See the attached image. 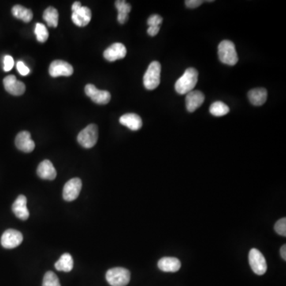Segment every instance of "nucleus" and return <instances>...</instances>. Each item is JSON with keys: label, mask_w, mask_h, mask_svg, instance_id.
I'll list each match as a JSON object with an SVG mask.
<instances>
[{"label": "nucleus", "mask_w": 286, "mask_h": 286, "mask_svg": "<svg viewBox=\"0 0 286 286\" xmlns=\"http://www.w3.org/2000/svg\"><path fill=\"white\" fill-rule=\"evenodd\" d=\"M280 256H281V258H283V260L285 261L286 260V245H283L281 246V248H280Z\"/></svg>", "instance_id": "nucleus-34"}, {"label": "nucleus", "mask_w": 286, "mask_h": 286, "mask_svg": "<svg viewBox=\"0 0 286 286\" xmlns=\"http://www.w3.org/2000/svg\"><path fill=\"white\" fill-rule=\"evenodd\" d=\"M42 286H61L58 277L52 271H48L44 276Z\"/></svg>", "instance_id": "nucleus-26"}, {"label": "nucleus", "mask_w": 286, "mask_h": 286, "mask_svg": "<svg viewBox=\"0 0 286 286\" xmlns=\"http://www.w3.org/2000/svg\"><path fill=\"white\" fill-rule=\"evenodd\" d=\"M49 74L53 77L58 76H70L73 73V68L69 63L61 60H56L50 64L49 68Z\"/></svg>", "instance_id": "nucleus-10"}, {"label": "nucleus", "mask_w": 286, "mask_h": 286, "mask_svg": "<svg viewBox=\"0 0 286 286\" xmlns=\"http://www.w3.org/2000/svg\"><path fill=\"white\" fill-rule=\"evenodd\" d=\"M91 19V10L87 7H81L72 12V20L78 27H83L90 23Z\"/></svg>", "instance_id": "nucleus-16"}, {"label": "nucleus", "mask_w": 286, "mask_h": 286, "mask_svg": "<svg viewBox=\"0 0 286 286\" xmlns=\"http://www.w3.org/2000/svg\"><path fill=\"white\" fill-rule=\"evenodd\" d=\"M218 55L222 63L231 66L236 65L239 61L235 45L231 41L224 40L220 42L218 46Z\"/></svg>", "instance_id": "nucleus-2"}, {"label": "nucleus", "mask_w": 286, "mask_h": 286, "mask_svg": "<svg viewBox=\"0 0 286 286\" xmlns=\"http://www.w3.org/2000/svg\"><path fill=\"white\" fill-rule=\"evenodd\" d=\"M203 3L204 1H202V0H187V1H185V5L187 8L194 9V8H197L201 6Z\"/></svg>", "instance_id": "nucleus-32"}, {"label": "nucleus", "mask_w": 286, "mask_h": 286, "mask_svg": "<svg viewBox=\"0 0 286 286\" xmlns=\"http://www.w3.org/2000/svg\"><path fill=\"white\" fill-rule=\"evenodd\" d=\"M205 97L200 91H192L186 94V108L189 112H194L203 105Z\"/></svg>", "instance_id": "nucleus-15"}, {"label": "nucleus", "mask_w": 286, "mask_h": 286, "mask_svg": "<svg viewBox=\"0 0 286 286\" xmlns=\"http://www.w3.org/2000/svg\"><path fill=\"white\" fill-rule=\"evenodd\" d=\"M162 21H163V19L161 16L158 15H153L148 19L147 24L149 25V27H160Z\"/></svg>", "instance_id": "nucleus-29"}, {"label": "nucleus", "mask_w": 286, "mask_h": 286, "mask_svg": "<svg viewBox=\"0 0 286 286\" xmlns=\"http://www.w3.org/2000/svg\"><path fill=\"white\" fill-rule=\"evenodd\" d=\"M157 265H158V268L163 272L175 273L180 269L181 263H180V260L176 258L165 257L158 261Z\"/></svg>", "instance_id": "nucleus-19"}, {"label": "nucleus", "mask_w": 286, "mask_h": 286, "mask_svg": "<svg viewBox=\"0 0 286 286\" xmlns=\"http://www.w3.org/2000/svg\"><path fill=\"white\" fill-rule=\"evenodd\" d=\"M23 234L17 230L8 229L4 231L1 237V244L4 248H16L23 243Z\"/></svg>", "instance_id": "nucleus-7"}, {"label": "nucleus", "mask_w": 286, "mask_h": 286, "mask_svg": "<svg viewBox=\"0 0 286 286\" xmlns=\"http://www.w3.org/2000/svg\"><path fill=\"white\" fill-rule=\"evenodd\" d=\"M274 230L278 235L281 236H286V218L280 219L275 224Z\"/></svg>", "instance_id": "nucleus-28"}, {"label": "nucleus", "mask_w": 286, "mask_h": 286, "mask_svg": "<svg viewBox=\"0 0 286 286\" xmlns=\"http://www.w3.org/2000/svg\"><path fill=\"white\" fill-rule=\"evenodd\" d=\"M248 98L254 106H262L267 100V91L263 87L254 88L249 91Z\"/></svg>", "instance_id": "nucleus-20"}, {"label": "nucleus", "mask_w": 286, "mask_h": 286, "mask_svg": "<svg viewBox=\"0 0 286 286\" xmlns=\"http://www.w3.org/2000/svg\"><path fill=\"white\" fill-rule=\"evenodd\" d=\"M17 69L22 76H27L30 73V69H29L28 67L25 65L23 61H19L17 63Z\"/></svg>", "instance_id": "nucleus-31"}, {"label": "nucleus", "mask_w": 286, "mask_h": 286, "mask_svg": "<svg viewBox=\"0 0 286 286\" xmlns=\"http://www.w3.org/2000/svg\"><path fill=\"white\" fill-rule=\"evenodd\" d=\"M58 12L53 7H49L44 12L43 19L49 27H57L58 25Z\"/></svg>", "instance_id": "nucleus-23"}, {"label": "nucleus", "mask_w": 286, "mask_h": 286, "mask_svg": "<svg viewBox=\"0 0 286 286\" xmlns=\"http://www.w3.org/2000/svg\"><path fill=\"white\" fill-rule=\"evenodd\" d=\"M34 33L36 34L37 40L39 42H46L49 38V31L42 23H37Z\"/></svg>", "instance_id": "nucleus-25"}, {"label": "nucleus", "mask_w": 286, "mask_h": 286, "mask_svg": "<svg viewBox=\"0 0 286 286\" xmlns=\"http://www.w3.org/2000/svg\"><path fill=\"white\" fill-rule=\"evenodd\" d=\"M37 173L43 180H53L57 176V171L49 160H44L38 166Z\"/></svg>", "instance_id": "nucleus-17"}, {"label": "nucleus", "mask_w": 286, "mask_h": 286, "mask_svg": "<svg viewBox=\"0 0 286 286\" xmlns=\"http://www.w3.org/2000/svg\"><path fill=\"white\" fill-rule=\"evenodd\" d=\"M209 111L213 116H216V117H221V116L228 114V112H230V108L224 103L221 102V101H216L211 105Z\"/></svg>", "instance_id": "nucleus-24"}, {"label": "nucleus", "mask_w": 286, "mask_h": 286, "mask_svg": "<svg viewBox=\"0 0 286 286\" xmlns=\"http://www.w3.org/2000/svg\"><path fill=\"white\" fill-rule=\"evenodd\" d=\"M14 64L15 62H14V59L12 56L7 55L4 57V69L5 72H9V71L12 70Z\"/></svg>", "instance_id": "nucleus-30"}, {"label": "nucleus", "mask_w": 286, "mask_h": 286, "mask_svg": "<svg viewBox=\"0 0 286 286\" xmlns=\"http://www.w3.org/2000/svg\"><path fill=\"white\" fill-rule=\"evenodd\" d=\"M27 199L24 195H19L12 205V211L16 217L21 220H27L30 216L27 207Z\"/></svg>", "instance_id": "nucleus-14"}, {"label": "nucleus", "mask_w": 286, "mask_h": 286, "mask_svg": "<svg viewBox=\"0 0 286 286\" xmlns=\"http://www.w3.org/2000/svg\"><path fill=\"white\" fill-rule=\"evenodd\" d=\"M12 15L17 19H21L24 23H29L33 19V12L21 5H16L12 10Z\"/></svg>", "instance_id": "nucleus-22"}, {"label": "nucleus", "mask_w": 286, "mask_h": 286, "mask_svg": "<svg viewBox=\"0 0 286 286\" xmlns=\"http://www.w3.org/2000/svg\"><path fill=\"white\" fill-rule=\"evenodd\" d=\"M115 5H116V9L118 10V14H121V15H127L131 12V4H128V3L126 2V1H123V0H118L115 3Z\"/></svg>", "instance_id": "nucleus-27"}, {"label": "nucleus", "mask_w": 286, "mask_h": 286, "mask_svg": "<svg viewBox=\"0 0 286 286\" xmlns=\"http://www.w3.org/2000/svg\"><path fill=\"white\" fill-rule=\"evenodd\" d=\"M77 141L83 147L90 149L97 144L98 141V127L95 124H90L80 131Z\"/></svg>", "instance_id": "nucleus-5"}, {"label": "nucleus", "mask_w": 286, "mask_h": 286, "mask_svg": "<svg viewBox=\"0 0 286 286\" xmlns=\"http://www.w3.org/2000/svg\"><path fill=\"white\" fill-rule=\"evenodd\" d=\"M4 85L5 89L13 96H21L26 91V86L23 82L19 81L16 76L10 75L4 78Z\"/></svg>", "instance_id": "nucleus-11"}, {"label": "nucleus", "mask_w": 286, "mask_h": 286, "mask_svg": "<svg viewBox=\"0 0 286 286\" xmlns=\"http://www.w3.org/2000/svg\"><path fill=\"white\" fill-rule=\"evenodd\" d=\"M82 181L80 178H72L68 180L63 188V198L65 201H75L80 195Z\"/></svg>", "instance_id": "nucleus-8"}, {"label": "nucleus", "mask_w": 286, "mask_h": 286, "mask_svg": "<svg viewBox=\"0 0 286 286\" xmlns=\"http://www.w3.org/2000/svg\"><path fill=\"white\" fill-rule=\"evenodd\" d=\"M127 55V49L122 43L112 44L104 53V57L108 61H116L124 58Z\"/></svg>", "instance_id": "nucleus-13"}, {"label": "nucleus", "mask_w": 286, "mask_h": 286, "mask_svg": "<svg viewBox=\"0 0 286 286\" xmlns=\"http://www.w3.org/2000/svg\"><path fill=\"white\" fill-rule=\"evenodd\" d=\"M55 269L63 272H70L73 269V259L68 253L62 254L55 263Z\"/></svg>", "instance_id": "nucleus-21"}, {"label": "nucleus", "mask_w": 286, "mask_h": 286, "mask_svg": "<svg viewBox=\"0 0 286 286\" xmlns=\"http://www.w3.org/2000/svg\"><path fill=\"white\" fill-rule=\"evenodd\" d=\"M86 95L91 98L93 102L97 105H107L111 101V94L109 91L100 90L93 84H87L85 87Z\"/></svg>", "instance_id": "nucleus-9"}, {"label": "nucleus", "mask_w": 286, "mask_h": 286, "mask_svg": "<svg viewBox=\"0 0 286 286\" xmlns=\"http://www.w3.org/2000/svg\"><path fill=\"white\" fill-rule=\"evenodd\" d=\"M106 280L112 286H126L131 280V273L125 268H112L107 272Z\"/></svg>", "instance_id": "nucleus-4"}, {"label": "nucleus", "mask_w": 286, "mask_h": 286, "mask_svg": "<svg viewBox=\"0 0 286 286\" xmlns=\"http://www.w3.org/2000/svg\"><path fill=\"white\" fill-rule=\"evenodd\" d=\"M249 263L256 274H265L267 270V264H266L265 257L258 249L253 248L250 250Z\"/></svg>", "instance_id": "nucleus-6"}, {"label": "nucleus", "mask_w": 286, "mask_h": 286, "mask_svg": "<svg viewBox=\"0 0 286 286\" xmlns=\"http://www.w3.org/2000/svg\"><path fill=\"white\" fill-rule=\"evenodd\" d=\"M160 31V27H150L147 30V33L150 36H156Z\"/></svg>", "instance_id": "nucleus-33"}, {"label": "nucleus", "mask_w": 286, "mask_h": 286, "mask_svg": "<svg viewBox=\"0 0 286 286\" xmlns=\"http://www.w3.org/2000/svg\"><path fill=\"white\" fill-rule=\"evenodd\" d=\"M198 81V72L194 68L186 69L184 74L176 80L175 89L180 95H186L190 91H194V87Z\"/></svg>", "instance_id": "nucleus-1"}, {"label": "nucleus", "mask_w": 286, "mask_h": 286, "mask_svg": "<svg viewBox=\"0 0 286 286\" xmlns=\"http://www.w3.org/2000/svg\"><path fill=\"white\" fill-rule=\"evenodd\" d=\"M16 147L25 153H31L35 148V143L31 139V133L22 131L19 133L16 139Z\"/></svg>", "instance_id": "nucleus-12"}, {"label": "nucleus", "mask_w": 286, "mask_h": 286, "mask_svg": "<svg viewBox=\"0 0 286 286\" xmlns=\"http://www.w3.org/2000/svg\"><path fill=\"white\" fill-rule=\"evenodd\" d=\"M120 123L122 125L128 127L131 131H139L142 127V120L139 115L128 113L120 117Z\"/></svg>", "instance_id": "nucleus-18"}, {"label": "nucleus", "mask_w": 286, "mask_h": 286, "mask_svg": "<svg viewBox=\"0 0 286 286\" xmlns=\"http://www.w3.org/2000/svg\"><path fill=\"white\" fill-rule=\"evenodd\" d=\"M81 4H80V2H75L73 4H72V12H74V11H76V10L81 8Z\"/></svg>", "instance_id": "nucleus-35"}, {"label": "nucleus", "mask_w": 286, "mask_h": 286, "mask_svg": "<svg viewBox=\"0 0 286 286\" xmlns=\"http://www.w3.org/2000/svg\"><path fill=\"white\" fill-rule=\"evenodd\" d=\"M161 66L158 61H153L148 67L143 77V83L148 90H154L158 87L161 82Z\"/></svg>", "instance_id": "nucleus-3"}]
</instances>
